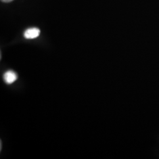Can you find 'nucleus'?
<instances>
[{"label":"nucleus","mask_w":159,"mask_h":159,"mask_svg":"<svg viewBox=\"0 0 159 159\" xmlns=\"http://www.w3.org/2000/svg\"><path fill=\"white\" fill-rule=\"evenodd\" d=\"M40 34V29L36 27L30 28L26 30L24 33V37L26 39H34L37 38Z\"/></svg>","instance_id":"obj_1"},{"label":"nucleus","mask_w":159,"mask_h":159,"mask_svg":"<svg viewBox=\"0 0 159 159\" xmlns=\"http://www.w3.org/2000/svg\"><path fill=\"white\" fill-rule=\"evenodd\" d=\"M3 79L7 84H10L17 80L18 76H17V74L14 71L10 70V71H7L4 73L3 75Z\"/></svg>","instance_id":"obj_2"},{"label":"nucleus","mask_w":159,"mask_h":159,"mask_svg":"<svg viewBox=\"0 0 159 159\" xmlns=\"http://www.w3.org/2000/svg\"><path fill=\"white\" fill-rule=\"evenodd\" d=\"M2 2H11L13 0H1Z\"/></svg>","instance_id":"obj_3"}]
</instances>
